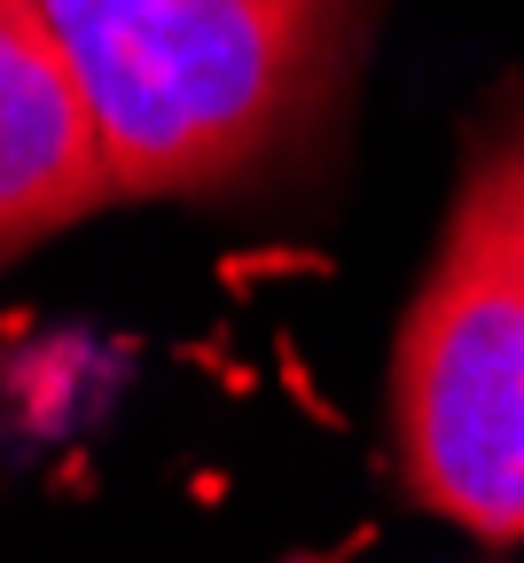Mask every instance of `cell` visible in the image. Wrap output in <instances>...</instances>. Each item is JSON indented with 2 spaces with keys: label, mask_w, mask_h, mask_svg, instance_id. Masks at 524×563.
Masks as SVG:
<instances>
[{
  "label": "cell",
  "mask_w": 524,
  "mask_h": 563,
  "mask_svg": "<svg viewBox=\"0 0 524 563\" xmlns=\"http://www.w3.org/2000/svg\"><path fill=\"white\" fill-rule=\"evenodd\" d=\"M95 102L118 196H204L329 102L352 0H40Z\"/></svg>",
  "instance_id": "cell-1"
},
{
  "label": "cell",
  "mask_w": 524,
  "mask_h": 563,
  "mask_svg": "<svg viewBox=\"0 0 524 563\" xmlns=\"http://www.w3.org/2000/svg\"><path fill=\"white\" fill-rule=\"evenodd\" d=\"M407 493L485 548L524 540V110L501 118L446 203L392 361Z\"/></svg>",
  "instance_id": "cell-2"
},
{
  "label": "cell",
  "mask_w": 524,
  "mask_h": 563,
  "mask_svg": "<svg viewBox=\"0 0 524 563\" xmlns=\"http://www.w3.org/2000/svg\"><path fill=\"white\" fill-rule=\"evenodd\" d=\"M118 196L95 102L40 0H0V258H17Z\"/></svg>",
  "instance_id": "cell-3"
}]
</instances>
